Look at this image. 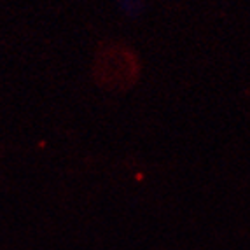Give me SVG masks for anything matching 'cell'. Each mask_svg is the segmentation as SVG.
I'll return each instance as SVG.
<instances>
[{"instance_id": "1", "label": "cell", "mask_w": 250, "mask_h": 250, "mask_svg": "<svg viewBox=\"0 0 250 250\" xmlns=\"http://www.w3.org/2000/svg\"><path fill=\"white\" fill-rule=\"evenodd\" d=\"M140 60L121 41L102 42L93 60V81L105 91H128L138 83Z\"/></svg>"}]
</instances>
